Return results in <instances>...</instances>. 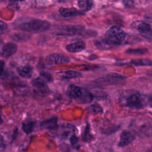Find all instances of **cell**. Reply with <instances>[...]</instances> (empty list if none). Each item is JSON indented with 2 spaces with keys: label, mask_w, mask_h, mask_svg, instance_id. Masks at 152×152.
I'll list each match as a JSON object with an SVG mask.
<instances>
[{
  "label": "cell",
  "mask_w": 152,
  "mask_h": 152,
  "mask_svg": "<svg viewBox=\"0 0 152 152\" xmlns=\"http://www.w3.org/2000/svg\"><path fill=\"white\" fill-rule=\"evenodd\" d=\"M50 27V24L48 21L36 18L24 20L18 25V27L20 30L34 33L48 30Z\"/></svg>",
  "instance_id": "obj_1"
},
{
  "label": "cell",
  "mask_w": 152,
  "mask_h": 152,
  "mask_svg": "<svg viewBox=\"0 0 152 152\" xmlns=\"http://www.w3.org/2000/svg\"><path fill=\"white\" fill-rule=\"evenodd\" d=\"M126 37L125 32L118 26H112L105 33V39L112 43L117 45L123 42Z\"/></svg>",
  "instance_id": "obj_2"
},
{
  "label": "cell",
  "mask_w": 152,
  "mask_h": 152,
  "mask_svg": "<svg viewBox=\"0 0 152 152\" xmlns=\"http://www.w3.org/2000/svg\"><path fill=\"white\" fill-rule=\"evenodd\" d=\"M131 26L138 30L145 39L152 41V28L148 24L141 21H136L131 24Z\"/></svg>",
  "instance_id": "obj_3"
},
{
  "label": "cell",
  "mask_w": 152,
  "mask_h": 152,
  "mask_svg": "<svg viewBox=\"0 0 152 152\" xmlns=\"http://www.w3.org/2000/svg\"><path fill=\"white\" fill-rule=\"evenodd\" d=\"M34 92L38 96H44L49 93V89L45 81L42 78H36L31 81Z\"/></svg>",
  "instance_id": "obj_4"
},
{
  "label": "cell",
  "mask_w": 152,
  "mask_h": 152,
  "mask_svg": "<svg viewBox=\"0 0 152 152\" xmlns=\"http://www.w3.org/2000/svg\"><path fill=\"white\" fill-rule=\"evenodd\" d=\"M126 106L133 109H141L144 106V100L138 93H132L126 99Z\"/></svg>",
  "instance_id": "obj_5"
},
{
  "label": "cell",
  "mask_w": 152,
  "mask_h": 152,
  "mask_svg": "<svg viewBox=\"0 0 152 152\" xmlns=\"http://www.w3.org/2000/svg\"><path fill=\"white\" fill-rule=\"evenodd\" d=\"M46 62L50 65L65 64L70 62V58L63 54L52 53L48 55L45 58Z\"/></svg>",
  "instance_id": "obj_6"
},
{
  "label": "cell",
  "mask_w": 152,
  "mask_h": 152,
  "mask_svg": "<svg viewBox=\"0 0 152 152\" xmlns=\"http://www.w3.org/2000/svg\"><path fill=\"white\" fill-rule=\"evenodd\" d=\"M85 89L82 88L74 84L68 86L67 88V94L73 99L77 100L78 103L80 102L84 94Z\"/></svg>",
  "instance_id": "obj_7"
},
{
  "label": "cell",
  "mask_w": 152,
  "mask_h": 152,
  "mask_svg": "<svg viewBox=\"0 0 152 152\" xmlns=\"http://www.w3.org/2000/svg\"><path fill=\"white\" fill-rule=\"evenodd\" d=\"M84 27L81 26H66L62 28L59 33L58 35L63 36H73L77 34H80L84 31Z\"/></svg>",
  "instance_id": "obj_8"
},
{
  "label": "cell",
  "mask_w": 152,
  "mask_h": 152,
  "mask_svg": "<svg viewBox=\"0 0 152 152\" xmlns=\"http://www.w3.org/2000/svg\"><path fill=\"white\" fill-rule=\"evenodd\" d=\"M134 139L135 135L132 132L128 130H124L122 132L120 135L118 145L121 147L126 146L131 143L134 140Z\"/></svg>",
  "instance_id": "obj_9"
},
{
  "label": "cell",
  "mask_w": 152,
  "mask_h": 152,
  "mask_svg": "<svg viewBox=\"0 0 152 152\" xmlns=\"http://www.w3.org/2000/svg\"><path fill=\"white\" fill-rule=\"evenodd\" d=\"M18 47L14 43L9 42L4 45L1 50V56L5 58H9L14 54L17 50Z\"/></svg>",
  "instance_id": "obj_10"
},
{
  "label": "cell",
  "mask_w": 152,
  "mask_h": 152,
  "mask_svg": "<svg viewBox=\"0 0 152 152\" xmlns=\"http://www.w3.org/2000/svg\"><path fill=\"white\" fill-rule=\"evenodd\" d=\"M86 48V43L84 41H78L74 43H70L66 46V49L72 53L80 52Z\"/></svg>",
  "instance_id": "obj_11"
},
{
  "label": "cell",
  "mask_w": 152,
  "mask_h": 152,
  "mask_svg": "<svg viewBox=\"0 0 152 152\" xmlns=\"http://www.w3.org/2000/svg\"><path fill=\"white\" fill-rule=\"evenodd\" d=\"M17 71L21 77L25 78H29L32 76L33 68L29 65H26L18 66L17 68Z\"/></svg>",
  "instance_id": "obj_12"
},
{
  "label": "cell",
  "mask_w": 152,
  "mask_h": 152,
  "mask_svg": "<svg viewBox=\"0 0 152 152\" xmlns=\"http://www.w3.org/2000/svg\"><path fill=\"white\" fill-rule=\"evenodd\" d=\"M59 12L64 17H70L82 14V11H80L75 8L61 7L59 8Z\"/></svg>",
  "instance_id": "obj_13"
},
{
  "label": "cell",
  "mask_w": 152,
  "mask_h": 152,
  "mask_svg": "<svg viewBox=\"0 0 152 152\" xmlns=\"http://www.w3.org/2000/svg\"><path fill=\"white\" fill-rule=\"evenodd\" d=\"M58 118L52 117L40 122V126L45 129H53L57 128Z\"/></svg>",
  "instance_id": "obj_14"
},
{
  "label": "cell",
  "mask_w": 152,
  "mask_h": 152,
  "mask_svg": "<svg viewBox=\"0 0 152 152\" xmlns=\"http://www.w3.org/2000/svg\"><path fill=\"white\" fill-rule=\"evenodd\" d=\"M58 75L62 78L64 79H70L74 78H77L81 76V74L79 72L73 71V70H68L65 71H61L58 73Z\"/></svg>",
  "instance_id": "obj_15"
},
{
  "label": "cell",
  "mask_w": 152,
  "mask_h": 152,
  "mask_svg": "<svg viewBox=\"0 0 152 152\" xmlns=\"http://www.w3.org/2000/svg\"><path fill=\"white\" fill-rule=\"evenodd\" d=\"M78 5L83 12H87L90 10L93 5V0H78Z\"/></svg>",
  "instance_id": "obj_16"
},
{
  "label": "cell",
  "mask_w": 152,
  "mask_h": 152,
  "mask_svg": "<svg viewBox=\"0 0 152 152\" xmlns=\"http://www.w3.org/2000/svg\"><path fill=\"white\" fill-rule=\"evenodd\" d=\"M31 37V35L30 34L26 33L25 32H20L13 34L11 38L16 41V42H25L28 40Z\"/></svg>",
  "instance_id": "obj_17"
},
{
  "label": "cell",
  "mask_w": 152,
  "mask_h": 152,
  "mask_svg": "<svg viewBox=\"0 0 152 152\" xmlns=\"http://www.w3.org/2000/svg\"><path fill=\"white\" fill-rule=\"evenodd\" d=\"M36 122L31 120H27L24 121L22 124V128L23 131L27 134H29L33 132L35 127Z\"/></svg>",
  "instance_id": "obj_18"
},
{
  "label": "cell",
  "mask_w": 152,
  "mask_h": 152,
  "mask_svg": "<svg viewBox=\"0 0 152 152\" xmlns=\"http://www.w3.org/2000/svg\"><path fill=\"white\" fill-rule=\"evenodd\" d=\"M94 45L97 48L100 49H109L113 46L112 43H111L106 39L95 42Z\"/></svg>",
  "instance_id": "obj_19"
},
{
  "label": "cell",
  "mask_w": 152,
  "mask_h": 152,
  "mask_svg": "<svg viewBox=\"0 0 152 152\" xmlns=\"http://www.w3.org/2000/svg\"><path fill=\"white\" fill-rule=\"evenodd\" d=\"M93 137L90 134V127L87 123L83 134V140L84 142H90L93 140Z\"/></svg>",
  "instance_id": "obj_20"
},
{
  "label": "cell",
  "mask_w": 152,
  "mask_h": 152,
  "mask_svg": "<svg viewBox=\"0 0 152 152\" xmlns=\"http://www.w3.org/2000/svg\"><path fill=\"white\" fill-rule=\"evenodd\" d=\"M147 52V49L144 48H136L129 49L126 51V53L131 55H143Z\"/></svg>",
  "instance_id": "obj_21"
},
{
  "label": "cell",
  "mask_w": 152,
  "mask_h": 152,
  "mask_svg": "<svg viewBox=\"0 0 152 152\" xmlns=\"http://www.w3.org/2000/svg\"><path fill=\"white\" fill-rule=\"evenodd\" d=\"M87 110L90 113H102L103 111L102 107L98 104H93L88 106L87 108Z\"/></svg>",
  "instance_id": "obj_22"
},
{
  "label": "cell",
  "mask_w": 152,
  "mask_h": 152,
  "mask_svg": "<svg viewBox=\"0 0 152 152\" xmlns=\"http://www.w3.org/2000/svg\"><path fill=\"white\" fill-rule=\"evenodd\" d=\"M131 63L135 65H152V61L148 59L132 60Z\"/></svg>",
  "instance_id": "obj_23"
},
{
  "label": "cell",
  "mask_w": 152,
  "mask_h": 152,
  "mask_svg": "<svg viewBox=\"0 0 152 152\" xmlns=\"http://www.w3.org/2000/svg\"><path fill=\"white\" fill-rule=\"evenodd\" d=\"M119 129V126H109L106 128H103L102 129V132L104 134H111L114 132H115L116 131H118Z\"/></svg>",
  "instance_id": "obj_24"
},
{
  "label": "cell",
  "mask_w": 152,
  "mask_h": 152,
  "mask_svg": "<svg viewBox=\"0 0 152 152\" xmlns=\"http://www.w3.org/2000/svg\"><path fill=\"white\" fill-rule=\"evenodd\" d=\"M40 77L44 81L48 83L52 82V81L53 80V76L50 73H48V72H41Z\"/></svg>",
  "instance_id": "obj_25"
},
{
  "label": "cell",
  "mask_w": 152,
  "mask_h": 152,
  "mask_svg": "<svg viewBox=\"0 0 152 152\" xmlns=\"http://www.w3.org/2000/svg\"><path fill=\"white\" fill-rule=\"evenodd\" d=\"M78 142V137L75 135H72L70 137V142L72 146L75 147Z\"/></svg>",
  "instance_id": "obj_26"
},
{
  "label": "cell",
  "mask_w": 152,
  "mask_h": 152,
  "mask_svg": "<svg viewBox=\"0 0 152 152\" xmlns=\"http://www.w3.org/2000/svg\"><path fill=\"white\" fill-rule=\"evenodd\" d=\"M1 23V29H0V31H1V34H2L4 33H5V31L7 30L8 28V25L6 23L4 22L3 21H1L0 22Z\"/></svg>",
  "instance_id": "obj_27"
},
{
  "label": "cell",
  "mask_w": 152,
  "mask_h": 152,
  "mask_svg": "<svg viewBox=\"0 0 152 152\" xmlns=\"http://www.w3.org/2000/svg\"><path fill=\"white\" fill-rule=\"evenodd\" d=\"M123 4L126 8H131L134 6V2L132 0H124Z\"/></svg>",
  "instance_id": "obj_28"
},
{
  "label": "cell",
  "mask_w": 152,
  "mask_h": 152,
  "mask_svg": "<svg viewBox=\"0 0 152 152\" xmlns=\"http://www.w3.org/2000/svg\"><path fill=\"white\" fill-rule=\"evenodd\" d=\"M5 65V64H4V62L3 61H1V75L2 74V72H3V70H4V66Z\"/></svg>",
  "instance_id": "obj_29"
},
{
  "label": "cell",
  "mask_w": 152,
  "mask_h": 152,
  "mask_svg": "<svg viewBox=\"0 0 152 152\" xmlns=\"http://www.w3.org/2000/svg\"><path fill=\"white\" fill-rule=\"evenodd\" d=\"M24 0H10V2H17V1H23Z\"/></svg>",
  "instance_id": "obj_30"
}]
</instances>
